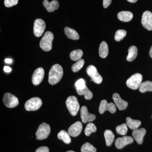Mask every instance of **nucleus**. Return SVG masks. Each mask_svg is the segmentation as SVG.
<instances>
[{
    "label": "nucleus",
    "mask_w": 152,
    "mask_h": 152,
    "mask_svg": "<svg viewBox=\"0 0 152 152\" xmlns=\"http://www.w3.org/2000/svg\"><path fill=\"white\" fill-rule=\"evenodd\" d=\"M63 68L58 64L52 66L49 73L48 82L50 84L54 85L59 83L63 76Z\"/></svg>",
    "instance_id": "f257e3e1"
},
{
    "label": "nucleus",
    "mask_w": 152,
    "mask_h": 152,
    "mask_svg": "<svg viewBox=\"0 0 152 152\" xmlns=\"http://www.w3.org/2000/svg\"><path fill=\"white\" fill-rule=\"evenodd\" d=\"M54 39L53 33L47 31L44 34L40 42V47L45 51L48 52L52 49V43Z\"/></svg>",
    "instance_id": "f03ea898"
},
{
    "label": "nucleus",
    "mask_w": 152,
    "mask_h": 152,
    "mask_svg": "<svg viewBox=\"0 0 152 152\" xmlns=\"http://www.w3.org/2000/svg\"><path fill=\"white\" fill-rule=\"evenodd\" d=\"M66 104L71 115H76L80 109V104L77 97L75 96L69 97L66 101Z\"/></svg>",
    "instance_id": "7ed1b4c3"
},
{
    "label": "nucleus",
    "mask_w": 152,
    "mask_h": 152,
    "mask_svg": "<svg viewBox=\"0 0 152 152\" xmlns=\"http://www.w3.org/2000/svg\"><path fill=\"white\" fill-rule=\"evenodd\" d=\"M142 80V76L141 74H134L128 79L126 81L127 86L132 89H137L141 84Z\"/></svg>",
    "instance_id": "20e7f679"
},
{
    "label": "nucleus",
    "mask_w": 152,
    "mask_h": 152,
    "mask_svg": "<svg viewBox=\"0 0 152 152\" xmlns=\"http://www.w3.org/2000/svg\"><path fill=\"white\" fill-rule=\"evenodd\" d=\"M50 125L43 123L40 125L36 133L37 140H42L47 139L50 133Z\"/></svg>",
    "instance_id": "39448f33"
},
{
    "label": "nucleus",
    "mask_w": 152,
    "mask_h": 152,
    "mask_svg": "<svg viewBox=\"0 0 152 152\" xmlns=\"http://www.w3.org/2000/svg\"><path fill=\"white\" fill-rule=\"evenodd\" d=\"M42 104V102L39 98H32L26 102L25 107L26 110L28 111L37 110L41 107Z\"/></svg>",
    "instance_id": "423d86ee"
},
{
    "label": "nucleus",
    "mask_w": 152,
    "mask_h": 152,
    "mask_svg": "<svg viewBox=\"0 0 152 152\" xmlns=\"http://www.w3.org/2000/svg\"><path fill=\"white\" fill-rule=\"evenodd\" d=\"M4 104L7 107L12 108L18 105L19 102L15 96L10 93L4 94L3 98Z\"/></svg>",
    "instance_id": "0eeeda50"
},
{
    "label": "nucleus",
    "mask_w": 152,
    "mask_h": 152,
    "mask_svg": "<svg viewBox=\"0 0 152 152\" xmlns=\"http://www.w3.org/2000/svg\"><path fill=\"white\" fill-rule=\"evenodd\" d=\"M86 72L88 75L96 83L100 84L102 81V77L98 72L96 68L94 66L90 65L87 67Z\"/></svg>",
    "instance_id": "6e6552de"
},
{
    "label": "nucleus",
    "mask_w": 152,
    "mask_h": 152,
    "mask_svg": "<svg viewBox=\"0 0 152 152\" xmlns=\"http://www.w3.org/2000/svg\"><path fill=\"white\" fill-rule=\"evenodd\" d=\"M46 28V24L43 20L37 19L34 23V33L37 37H40Z\"/></svg>",
    "instance_id": "1a4fd4ad"
},
{
    "label": "nucleus",
    "mask_w": 152,
    "mask_h": 152,
    "mask_svg": "<svg viewBox=\"0 0 152 152\" xmlns=\"http://www.w3.org/2000/svg\"><path fill=\"white\" fill-rule=\"evenodd\" d=\"M106 111H108L111 113H114L116 111V106L113 103H108L106 100L101 101L99 107V113L101 114H103Z\"/></svg>",
    "instance_id": "9d476101"
},
{
    "label": "nucleus",
    "mask_w": 152,
    "mask_h": 152,
    "mask_svg": "<svg viewBox=\"0 0 152 152\" xmlns=\"http://www.w3.org/2000/svg\"><path fill=\"white\" fill-rule=\"evenodd\" d=\"M142 24L145 28L152 30V13L148 11L144 12L142 16Z\"/></svg>",
    "instance_id": "9b49d317"
},
{
    "label": "nucleus",
    "mask_w": 152,
    "mask_h": 152,
    "mask_svg": "<svg viewBox=\"0 0 152 152\" xmlns=\"http://www.w3.org/2000/svg\"><path fill=\"white\" fill-rule=\"evenodd\" d=\"M45 75V71L42 68H38L34 72L32 77V82L35 86H38L42 83Z\"/></svg>",
    "instance_id": "f8f14e48"
},
{
    "label": "nucleus",
    "mask_w": 152,
    "mask_h": 152,
    "mask_svg": "<svg viewBox=\"0 0 152 152\" xmlns=\"http://www.w3.org/2000/svg\"><path fill=\"white\" fill-rule=\"evenodd\" d=\"M133 138L130 136H125L122 137L118 138L115 142V145L117 148L121 149L127 145L132 143Z\"/></svg>",
    "instance_id": "ddd939ff"
},
{
    "label": "nucleus",
    "mask_w": 152,
    "mask_h": 152,
    "mask_svg": "<svg viewBox=\"0 0 152 152\" xmlns=\"http://www.w3.org/2000/svg\"><path fill=\"white\" fill-rule=\"evenodd\" d=\"M80 115L82 122L84 123L93 121L96 118L95 115L88 113V108L86 106L82 107L80 110Z\"/></svg>",
    "instance_id": "4468645a"
},
{
    "label": "nucleus",
    "mask_w": 152,
    "mask_h": 152,
    "mask_svg": "<svg viewBox=\"0 0 152 152\" xmlns=\"http://www.w3.org/2000/svg\"><path fill=\"white\" fill-rule=\"evenodd\" d=\"M83 125L81 122L77 121L71 125L68 129V133L70 135L73 137H77L82 132Z\"/></svg>",
    "instance_id": "2eb2a0df"
},
{
    "label": "nucleus",
    "mask_w": 152,
    "mask_h": 152,
    "mask_svg": "<svg viewBox=\"0 0 152 152\" xmlns=\"http://www.w3.org/2000/svg\"><path fill=\"white\" fill-rule=\"evenodd\" d=\"M113 99L115 105L120 110H123L126 109L128 106L127 102L121 98L119 94L115 93L113 94Z\"/></svg>",
    "instance_id": "dca6fc26"
},
{
    "label": "nucleus",
    "mask_w": 152,
    "mask_h": 152,
    "mask_svg": "<svg viewBox=\"0 0 152 152\" xmlns=\"http://www.w3.org/2000/svg\"><path fill=\"white\" fill-rule=\"evenodd\" d=\"M146 133V131L144 128H141L133 131L132 135L137 142L141 145L143 141V138Z\"/></svg>",
    "instance_id": "f3484780"
},
{
    "label": "nucleus",
    "mask_w": 152,
    "mask_h": 152,
    "mask_svg": "<svg viewBox=\"0 0 152 152\" xmlns=\"http://www.w3.org/2000/svg\"><path fill=\"white\" fill-rule=\"evenodd\" d=\"M43 4L49 12H51L58 10L59 7L58 2L57 0H53L50 2H49L48 0H44Z\"/></svg>",
    "instance_id": "a211bd4d"
},
{
    "label": "nucleus",
    "mask_w": 152,
    "mask_h": 152,
    "mask_svg": "<svg viewBox=\"0 0 152 152\" xmlns=\"http://www.w3.org/2000/svg\"><path fill=\"white\" fill-rule=\"evenodd\" d=\"M118 17L119 20L121 21L128 22L132 19L133 15L129 11H122L118 13Z\"/></svg>",
    "instance_id": "6ab92c4d"
},
{
    "label": "nucleus",
    "mask_w": 152,
    "mask_h": 152,
    "mask_svg": "<svg viewBox=\"0 0 152 152\" xmlns=\"http://www.w3.org/2000/svg\"><path fill=\"white\" fill-rule=\"evenodd\" d=\"M126 122L128 126L133 130L138 129L141 124L140 121L139 120H133L130 117H127L126 118Z\"/></svg>",
    "instance_id": "aec40b11"
},
{
    "label": "nucleus",
    "mask_w": 152,
    "mask_h": 152,
    "mask_svg": "<svg viewBox=\"0 0 152 152\" xmlns=\"http://www.w3.org/2000/svg\"><path fill=\"white\" fill-rule=\"evenodd\" d=\"M64 32L67 37L71 39L76 40L79 39L80 38L79 34L73 29L66 27L64 28Z\"/></svg>",
    "instance_id": "412c9836"
},
{
    "label": "nucleus",
    "mask_w": 152,
    "mask_h": 152,
    "mask_svg": "<svg viewBox=\"0 0 152 152\" xmlns=\"http://www.w3.org/2000/svg\"><path fill=\"white\" fill-rule=\"evenodd\" d=\"M128 55L126 59L128 61L131 62L136 58L138 54V50L135 46H132L128 50Z\"/></svg>",
    "instance_id": "4be33fe9"
},
{
    "label": "nucleus",
    "mask_w": 152,
    "mask_h": 152,
    "mask_svg": "<svg viewBox=\"0 0 152 152\" xmlns=\"http://www.w3.org/2000/svg\"><path fill=\"white\" fill-rule=\"evenodd\" d=\"M108 47L104 41L102 42L99 48V55L102 58H105L108 55Z\"/></svg>",
    "instance_id": "5701e85b"
},
{
    "label": "nucleus",
    "mask_w": 152,
    "mask_h": 152,
    "mask_svg": "<svg viewBox=\"0 0 152 152\" xmlns=\"http://www.w3.org/2000/svg\"><path fill=\"white\" fill-rule=\"evenodd\" d=\"M104 136L105 139L106 144L107 146L111 145L115 139L113 133L110 130H107L104 132Z\"/></svg>",
    "instance_id": "b1692460"
},
{
    "label": "nucleus",
    "mask_w": 152,
    "mask_h": 152,
    "mask_svg": "<svg viewBox=\"0 0 152 152\" xmlns=\"http://www.w3.org/2000/svg\"><path fill=\"white\" fill-rule=\"evenodd\" d=\"M69 134L65 130H61L58 134V138L62 140L65 143L69 144L71 139Z\"/></svg>",
    "instance_id": "393cba45"
},
{
    "label": "nucleus",
    "mask_w": 152,
    "mask_h": 152,
    "mask_svg": "<svg viewBox=\"0 0 152 152\" xmlns=\"http://www.w3.org/2000/svg\"><path fill=\"white\" fill-rule=\"evenodd\" d=\"M139 88L140 91L142 93L152 91V82L150 81L144 82L142 83Z\"/></svg>",
    "instance_id": "a878e982"
},
{
    "label": "nucleus",
    "mask_w": 152,
    "mask_h": 152,
    "mask_svg": "<svg viewBox=\"0 0 152 152\" xmlns=\"http://www.w3.org/2000/svg\"><path fill=\"white\" fill-rule=\"evenodd\" d=\"M77 92L79 95H84L85 99L86 100H90L93 97V94L87 86L82 90H76Z\"/></svg>",
    "instance_id": "bb28decb"
},
{
    "label": "nucleus",
    "mask_w": 152,
    "mask_h": 152,
    "mask_svg": "<svg viewBox=\"0 0 152 152\" xmlns=\"http://www.w3.org/2000/svg\"><path fill=\"white\" fill-rule=\"evenodd\" d=\"M83 53L81 50H75L71 52L70 57L74 61H79L83 56Z\"/></svg>",
    "instance_id": "cd10ccee"
},
{
    "label": "nucleus",
    "mask_w": 152,
    "mask_h": 152,
    "mask_svg": "<svg viewBox=\"0 0 152 152\" xmlns=\"http://www.w3.org/2000/svg\"><path fill=\"white\" fill-rule=\"evenodd\" d=\"M96 149L88 142L83 144L81 148V152H96Z\"/></svg>",
    "instance_id": "c85d7f7f"
},
{
    "label": "nucleus",
    "mask_w": 152,
    "mask_h": 152,
    "mask_svg": "<svg viewBox=\"0 0 152 152\" xmlns=\"http://www.w3.org/2000/svg\"><path fill=\"white\" fill-rule=\"evenodd\" d=\"M97 128L94 124L90 123L87 125L85 129V134L86 135L89 136L91 134V133L95 132Z\"/></svg>",
    "instance_id": "c756f323"
},
{
    "label": "nucleus",
    "mask_w": 152,
    "mask_h": 152,
    "mask_svg": "<svg viewBox=\"0 0 152 152\" xmlns=\"http://www.w3.org/2000/svg\"><path fill=\"white\" fill-rule=\"evenodd\" d=\"M84 60L80 59L72 66V69L74 72H77L80 71L84 64Z\"/></svg>",
    "instance_id": "7c9ffc66"
},
{
    "label": "nucleus",
    "mask_w": 152,
    "mask_h": 152,
    "mask_svg": "<svg viewBox=\"0 0 152 152\" xmlns=\"http://www.w3.org/2000/svg\"><path fill=\"white\" fill-rule=\"evenodd\" d=\"M116 131L119 134L125 135L128 132L127 125L126 124L119 125L116 128Z\"/></svg>",
    "instance_id": "2f4dec72"
},
{
    "label": "nucleus",
    "mask_w": 152,
    "mask_h": 152,
    "mask_svg": "<svg viewBox=\"0 0 152 152\" xmlns=\"http://www.w3.org/2000/svg\"><path fill=\"white\" fill-rule=\"evenodd\" d=\"M126 31L124 30H118L115 34V39L117 42L122 40L126 35Z\"/></svg>",
    "instance_id": "473e14b6"
},
{
    "label": "nucleus",
    "mask_w": 152,
    "mask_h": 152,
    "mask_svg": "<svg viewBox=\"0 0 152 152\" xmlns=\"http://www.w3.org/2000/svg\"><path fill=\"white\" fill-rule=\"evenodd\" d=\"M76 90H82L86 86L84 80L83 79H80L76 82L75 83Z\"/></svg>",
    "instance_id": "72a5a7b5"
},
{
    "label": "nucleus",
    "mask_w": 152,
    "mask_h": 152,
    "mask_svg": "<svg viewBox=\"0 0 152 152\" xmlns=\"http://www.w3.org/2000/svg\"><path fill=\"white\" fill-rule=\"evenodd\" d=\"M18 2V0H4V5L7 7L15 6Z\"/></svg>",
    "instance_id": "f704fd0d"
},
{
    "label": "nucleus",
    "mask_w": 152,
    "mask_h": 152,
    "mask_svg": "<svg viewBox=\"0 0 152 152\" xmlns=\"http://www.w3.org/2000/svg\"><path fill=\"white\" fill-rule=\"evenodd\" d=\"M50 150L46 146L39 147L36 150V152H49Z\"/></svg>",
    "instance_id": "c9c22d12"
},
{
    "label": "nucleus",
    "mask_w": 152,
    "mask_h": 152,
    "mask_svg": "<svg viewBox=\"0 0 152 152\" xmlns=\"http://www.w3.org/2000/svg\"><path fill=\"white\" fill-rule=\"evenodd\" d=\"M112 0H103V6L105 8H107L111 4Z\"/></svg>",
    "instance_id": "e433bc0d"
},
{
    "label": "nucleus",
    "mask_w": 152,
    "mask_h": 152,
    "mask_svg": "<svg viewBox=\"0 0 152 152\" xmlns=\"http://www.w3.org/2000/svg\"><path fill=\"white\" fill-rule=\"evenodd\" d=\"M4 70L5 72L10 73L12 71V69L8 66H5L4 68Z\"/></svg>",
    "instance_id": "4c0bfd02"
},
{
    "label": "nucleus",
    "mask_w": 152,
    "mask_h": 152,
    "mask_svg": "<svg viewBox=\"0 0 152 152\" xmlns=\"http://www.w3.org/2000/svg\"><path fill=\"white\" fill-rule=\"evenodd\" d=\"M5 63H7V64H11V63L12 62V60L11 59L7 58L5 60Z\"/></svg>",
    "instance_id": "58836bf2"
},
{
    "label": "nucleus",
    "mask_w": 152,
    "mask_h": 152,
    "mask_svg": "<svg viewBox=\"0 0 152 152\" xmlns=\"http://www.w3.org/2000/svg\"><path fill=\"white\" fill-rule=\"evenodd\" d=\"M127 1H128L129 2L134 3H136L137 1V0H127Z\"/></svg>",
    "instance_id": "ea45409f"
},
{
    "label": "nucleus",
    "mask_w": 152,
    "mask_h": 152,
    "mask_svg": "<svg viewBox=\"0 0 152 152\" xmlns=\"http://www.w3.org/2000/svg\"><path fill=\"white\" fill-rule=\"evenodd\" d=\"M149 55L150 57L152 58V46L151 47V48L150 49Z\"/></svg>",
    "instance_id": "a19ab883"
},
{
    "label": "nucleus",
    "mask_w": 152,
    "mask_h": 152,
    "mask_svg": "<svg viewBox=\"0 0 152 152\" xmlns=\"http://www.w3.org/2000/svg\"><path fill=\"white\" fill-rule=\"evenodd\" d=\"M66 152H75L73 151H67Z\"/></svg>",
    "instance_id": "79ce46f5"
},
{
    "label": "nucleus",
    "mask_w": 152,
    "mask_h": 152,
    "mask_svg": "<svg viewBox=\"0 0 152 152\" xmlns=\"http://www.w3.org/2000/svg\"></svg>",
    "instance_id": "37998d69"
}]
</instances>
